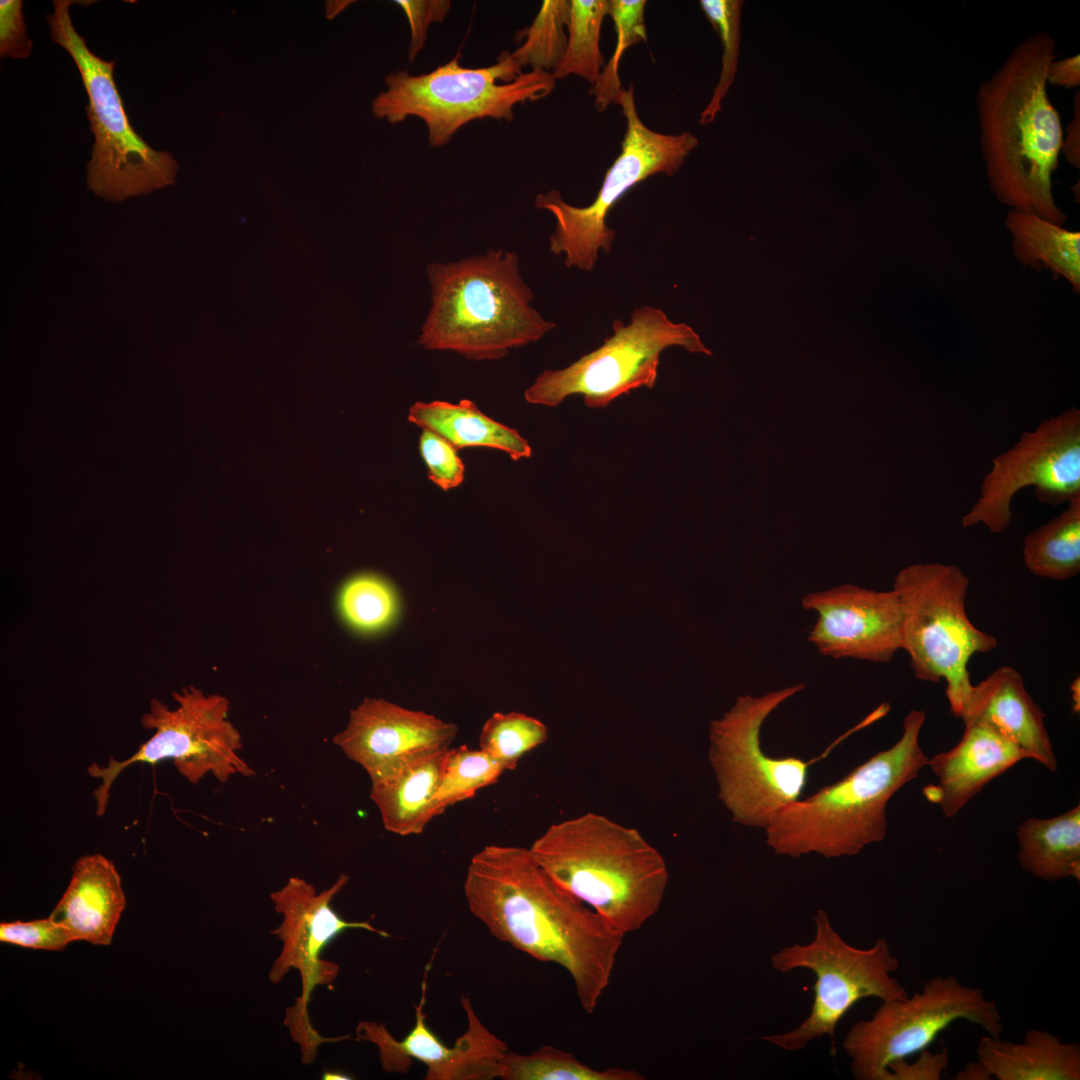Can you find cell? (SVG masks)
I'll list each match as a JSON object with an SVG mask.
<instances>
[{
    "label": "cell",
    "instance_id": "cell-1",
    "mask_svg": "<svg viewBox=\"0 0 1080 1080\" xmlns=\"http://www.w3.org/2000/svg\"><path fill=\"white\" fill-rule=\"evenodd\" d=\"M471 913L498 940L562 966L588 1014L608 987L624 935L548 876L529 849L488 845L467 868Z\"/></svg>",
    "mask_w": 1080,
    "mask_h": 1080
},
{
    "label": "cell",
    "instance_id": "cell-2",
    "mask_svg": "<svg viewBox=\"0 0 1080 1080\" xmlns=\"http://www.w3.org/2000/svg\"><path fill=\"white\" fill-rule=\"evenodd\" d=\"M1047 32L1025 38L976 94L980 147L996 198L1014 210L1062 226L1067 215L1052 192L1064 131L1047 90V70L1056 58Z\"/></svg>",
    "mask_w": 1080,
    "mask_h": 1080
},
{
    "label": "cell",
    "instance_id": "cell-3",
    "mask_svg": "<svg viewBox=\"0 0 1080 1080\" xmlns=\"http://www.w3.org/2000/svg\"><path fill=\"white\" fill-rule=\"evenodd\" d=\"M528 849L556 885L624 936L661 906L665 860L633 827L588 812L552 824Z\"/></svg>",
    "mask_w": 1080,
    "mask_h": 1080
},
{
    "label": "cell",
    "instance_id": "cell-4",
    "mask_svg": "<svg viewBox=\"0 0 1080 1080\" xmlns=\"http://www.w3.org/2000/svg\"><path fill=\"white\" fill-rule=\"evenodd\" d=\"M427 276L431 307L417 341L427 350L454 351L472 360L498 359L556 326L531 305L533 292L514 252L491 249L431 263Z\"/></svg>",
    "mask_w": 1080,
    "mask_h": 1080
},
{
    "label": "cell",
    "instance_id": "cell-5",
    "mask_svg": "<svg viewBox=\"0 0 1080 1080\" xmlns=\"http://www.w3.org/2000/svg\"><path fill=\"white\" fill-rule=\"evenodd\" d=\"M925 718L923 710L909 711L894 745L841 780L782 808L765 828L767 844L777 854L794 858L809 853L839 858L882 841L889 800L928 765L919 743Z\"/></svg>",
    "mask_w": 1080,
    "mask_h": 1080
},
{
    "label": "cell",
    "instance_id": "cell-6",
    "mask_svg": "<svg viewBox=\"0 0 1080 1080\" xmlns=\"http://www.w3.org/2000/svg\"><path fill=\"white\" fill-rule=\"evenodd\" d=\"M555 81L551 72H522L508 51L496 63L480 68L463 67L456 56L429 73L400 70L387 75V90L375 97L372 112L391 124L410 116L420 118L427 126L429 144L441 147L471 121H512L517 104L548 96Z\"/></svg>",
    "mask_w": 1080,
    "mask_h": 1080
},
{
    "label": "cell",
    "instance_id": "cell-7",
    "mask_svg": "<svg viewBox=\"0 0 1080 1080\" xmlns=\"http://www.w3.org/2000/svg\"><path fill=\"white\" fill-rule=\"evenodd\" d=\"M72 3L54 0L46 19L50 38L72 58L88 96L85 111L94 135L88 187L106 200L123 201L173 184L177 161L171 153L153 149L133 129L114 80L115 61L89 49L72 22Z\"/></svg>",
    "mask_w": 1080,
    "mask_h": 1080
},
{
    "label": "cell",
    "instance_id": "cell-8",
    "mask_svg": "<svg viewBox=\"0 0 1080 1080\" xmlns=\"http://www.w3.org/2000/svg\"><path fill=\"white\" fill-rule=\"evenodd\" d=\"M968 577L956 565L916 563L901 569L893 590L903 607L902 646L915 677L946 682L951 713L960 717L970 696L968 663L976 653L997 647L966 612Z\"/></svg>",
    "mask_w": 1080,
    "mask_h": 1080
},
{
    "label": "cell",
    "instance_id": "cell-9",
    "mask_svg": "<svg viewBox=\"0 0 1080 1080\" xmlns=\"http://www.w3.org/2000/svg\"><path fill=\"white\" fill-rule=\"evenodd\" d=\"M798 683L761 696H739L722 718L710 725L709 759L719 785V798L736 823L766 828L785 806L799 800L812 762L797 757L773 758L761 747L766 718L784 701L801 692Z\"/></svg>",
    "mask_w": 1080,
    "mask_h": 1080
},
{
    "label": "cell",
    "instance_id": "cell-10",
    "mask_svg": "<svg viewBox=\"0 0 1080 1080\" xmlns=\"http://www.w3.org/2000/svg\"><path fill=\"white\" fill-rule=\"evenodd\" d=\"M626 120L621 152L606 171L594 201L584 207L565 202L558 190L538 194L534 205L550 212L555 220L549 237L554 255H564L567 267L594 269L600 251L610 253L616 232L607 224L613 206L635 185L648 177L676 174L686 157L698 146L690 132L664 134L648 128L638 115L634 87L623 88L617 101Z\"/></svg>",
    "mask_w": 1080,
    "mask_h": 1080
},
{
    "label": "cell",
    "instance_id": "cell-11",
    "mask_svg": "<svg viewBox=\"0 0 1080 1080\" xmlns=\"http://www.w3.org/2000/svg\"><path fill=\"white\" fill-rule=\"evenodd\" d=\"M814 923L815 936L810 943L782 948L770 958L776 971L807 969L816 977L809 1016L790 1031L761 1038L789 1052L803 1050L811 1041L824 1036L833 1038L838 1023L864 998L886 1002L909 996L904 986L891 976L900 963L886 940L877 939L870 948H856L836 932L828 913L822 909L818 910Z\"/></svg>",
    "mask_w": 1080,
    "mask_h": 1080
},
{
    "label": "cell",
    "instance_id": "cell-12",
    "mask_svg": "<svg viewBox=\"0 0 1080 1080\" xmlns=\"http://www.w3.org/2000/svg\"><path fill=\"white\" fill-rule=\"evenodd\" d=\"M176 706L170 708L153 699L141 718L142 726L152 730V736L130 757L110 758L106 766L92 763L90 776L100 779L94 790L96 813L102 816L108 805L110 789L128 766L136 763L156 764L171 760L177 771L190 783H199L212 774L220 783L234 775L250 777L253 769L239 755L241 735L229 720V700L219 694H206L189 686L172 693Z\"/></svg>",
    "mask_w": 1080,
    "mask_h": 1080
},
{
    "label": "cell",
    "instance_id": "cell-13",
    "mask_svg": "<svg viewBox=\"0 0 1080 1080\" xmlns=\"http://www.w3.org/2000/svg\"><path fill=\"white\" fill-rule=\"evenodd\" d=\"M612 329L600 347L566 368L541 373L526 389L525 400L554 407L569 396L581 395L587 407L605 408L632 390L653 388L660 355L667 348L712 355L689 325L671 321L650 305L635 308L628 323L615 319Z\"/></svg>",
    "mask_w": 1080,
    "mask_h": 1080
},
{
    "label": "cell",
    "instance_id": "cell-14",
    "mask_svg": "<svg viewBox=\"0 0 1080 1080\" xmlns=\"http://www.w3.org/2000/svg\"><path fill=\"white\" fill-rule=\"evenodd\" d=\"M966 1020L1000 1037L1004 1025L997 1004L981 988L953 976L927 980L920 992L882 1002L871 1018L856 1022L843 1041L856 1080H886L890 1062L906 1058L933 1042L941 1031Z\"/></svg>",
    "mask_w": 1080,
    "mask_h": 1080
},
{
    "label": "cell",
    "instance_id": "cell-15",
    "mask_svg": "<svg viewBox=\"0 0 1080 1080\" xmlns=\"http://www.w3.org/2000/svg\"><path fill=\"white\" fill-rule=\"evenodd\" d=\"M349 881L341 874L326 890L317 892L315 887L302 878L290 877L287 883L271 893L275 911L282 915L279 927L271 931L282 942L279 957L269 970V980L279 983L291 970L299 972L301 995L295 1004L287 1008L284 1024L292 1039L300 1045L301 1061L312 1063L318 1047L324 1042L342 1040L343 1037L325 1038L313 1028L309 1018V1004L313 990L320 985L335 981L339 966L321 959V953L337 935L349 928H361L381 936L389 935L373 927L369 922H349L342 919L330 902Z\"/></svg>",
    "mask_w": 1080,
    "mask_h": 1080
},
{
    "label": "cell",
    "instance_id": "cell-16",
    "mask_svg": "<svg viewBox=\"0 0 1080 1080\" xmlns=\"http://www.w3.org/2000/svg\"><path fill=\"white\" fill-rule=\"evenodd\" d=\"M1029 486L1039 501L1050 505L1080 498V411L1075 407L1023 432L1010 449L992 459L980 496L961 526L982 524L992 533L1004 532L1012 520L1013 497Z\"/></svg>",
    "mask_w": 1080,
    "mask_h": 1080
},
{
    "label": "cell",
    "instance_id": "cell-17",
    "mask_svg": "<svg viewBox=\"0 0 1080 1080\" xmlns=\"http://www.w3.org/2000/svg\"><path fill=\"white\" fill-rule=\"evenodd\" d=\"M421 988L420 1002L415 1007V1024L402 1040H396L384 1024L361 1021L356 1028L358 1039L370 1041L377 1046L383 1070L406 1072L415 1059L426 1066L425 1080L499 1078L501 1061L509 1050L508 1046L483 1024L469 997H461V1005L467 1017V1029L456 1039L453 1046H448L426 1023V974Z\"/></svg>",
    "mask_w": 1080,
    "mask_h": 1080
},
{
    "label": "cell",
    "instance_id": "cell-18",
    "mask_svg": "<svg viewBox=\"0 0 1080 1080\" xmlns=\"http://www.w3.org/2000/svg\"><path fill=\"white\" fill-rule=\"evenodd\" d=\"M801 605L817 614L808 640L824 656L888 663L901 649L903 607L893 589L846 583L809 592Z\"/></svg>",
    "mask_w": 1080,
    "mask_h": 1080
},
{
    "label": "cell",
    "instance_id": "cell-19",
    "mask_svg": "<svg viewBox=\"0 0 1080 1080\" xmlns=\"http://www.w3.org/2000/svg\"><path fill=\"white\" fill-rule=\"evenodd\" d=\"M457 731L433 715L365 698L333 742L371 781L410 757L450 747Z\"/></svg>",
    "mask_w": 1080,
    "mask_h": 1080
},
{
    "label": "cell",
    "instance_id": "cell-20",
    "mask_svg": "<svg viewBox=\"0 0 1080 1080\" xmlns=\"http://www.w3.org/2000/svg\"><path fill=\"white\" fill-rule=\"evenodd\" d=\"M1023 759L1027 752L982 722L964 724L960 741L928 761L939 782L923 789L926 799L952 818L994 778Z\"/></svg>",
    "mask_w": 1080,
    "mask_h": 1080
},
{
    "label": "cell",
    "instance_id": "cell-21",
    "mask_svg": "<svg viewBox=\"0 0 1080 1080\" xmlns=\"http://www.w3.org/2000/svg\"><path fill=\"white\" fill-rule=\"evenodd\" d=\"M964 724H988L1051 772L1057 770L1045 714L1027 692L1020 673L1001 666L977 685L960 717Z\"/></svg>",
    "mask_w": 1080,
    "mask_h": 1080
},
{
    "label": "cell",
    "instance_id": "cell-22",
    "mask_svg": "<svg viewBox=\"0 0 1080 1080\" xmlns=\"http://www.w3.org/2000/svg\"><path fill=\"white\" fill-rule=\"evenodd\" d=\"M125 904L114 864L100 854L86 855L76 861L70 883L49 917L74 941L109 945Z\"/></svg>",
    "mask_w": 1080,
    "mask_h": 1080
},
{
    "label": "cell",
    "instance_id": "cell-23",
    "mask_svg": "<svg viewBox=\"0 0 1080 1080\" xmlns=\"http://www.w3.org/2000/svg\"><path fill=\"white\" fill-rule=\"evenodd\" d=\"M448 748L410 757L371 780L370 797L386 830L401 836L420 834L433 819L432 804Z\"/></svg>",
    "mask_w": 1080,
    "mask_h": 1080
},
{
    "label": "cell",
    "instance_id": "cell-24",
    "mask_svg": "<svg viewBox=\"0 0 1080 1080\" xmlns=\"http://www.w3.org/2000/svg\"><path fill=\"white\" fill-rule=\"evenodd\" d=\"M977 1061L998 1080H1079L1080 1045L1031 1029L1022 1043L990 1035L979 1039ZM993 1078V1077H992Z\"/></svg>",
    "mask_w": 1080,
    "mask_h": 1080
},
{
    "label": "cell",
    "instance_id": "cell-25",
    "mask_svg": "<svg viewBox=\"0 0 1080 1080\" xmlns=\"http://www.w3.org/2000/svg\"><path fill=\"white\" fill-rule=\"evenodd\" d=\"M409 421L444 437L457 449L485 447L506 452L513 460L529 458V443L515 430L482 413L470 400L417 402Z\"/></svg>",
    "mask_w": 1080,
    "mask_h": 1080
},
{
    "label": "cell",
    "instance_id": "cell-26",
    "mask_svg": "<svg viewBox=\"0 0 1080 1080\" xmlns=\"http://www.w3.org/2000/svg\"><path fill=\"white\" fill-rule=\"evenodd\" d=\"M1018 860L1046 880H1080V806L1051 818H1028L1017 830Z\"/></svg>",
    "mask_w": 1080,
    "mask_h": 1080
},
{
    "label": "cell",
    "instance_id": "cell-27",
    "mask_svg": "<svg viewBox=\"0 0 1080 1080\" xmlns=\"http://www.w3.org/2000/svg\"><path fill=\"white\" fill-rule=\"evenodd\" d=\"M1006 227L1019 262L1051 270L1080 288V234L1033 213L1010 209Z\"/></svg>",
    "mask_w": 1080,
    "mask_h": 1080
},
{
    "label": "cell",
    "instance_id": "cell-28",
    "mask_svg": "<svg viewBox=\"0 0 1080 1080\" xmlns=\"http://www.w3.org/2000/svg\"><path fill=\"white\" fill-rule=\"evenodd\" d=\"M1024 563L1034 575L1065 580L1080 571V498L1024 539Z\"/></svg>",
    "mask_w": 1080,
    "mask_h": 1080
},
{
    "label": "cell",
    "instance_id": "cell-29",
    "mask_svg": "<svg viewBox=\"0 0 1080 1080\" xmlns=\"http://www.w3.org/2000/svg\"><path fill=\"white\" fill-rule=\"evenodd\" d=\"M608 10V0H570L567 46L552 72L555 79L574 75L595 84L605 64L600 38Z\"/></svg>",
    "mask_w": 1080,
    "mask_h": 1080
},
{
    "label": "cell",
    "instance_id": "cell-30",
    "mask_svg": "<svg viewBox=\"0 0 1080 1080\" xmlns=\"http://www.w3.org/2000/svg\"><path fill=\"white\" fill-rule=\"evenodd\" d=\"M503 1080H643L633 1069L610 1067L603 1070L580 1062L572 1053L543 1046L523 1055L508 1050L501 1061Z\"/></svg>",
    "mask_w": 1080,
    "mask_h": 1080
},
{
    "label": "cell",
    "instance_id": "cell-31",
    "mask_svg": "<svg viewBox=\"0 0 1080 1080\" xmlns=\"http://www.w3.org/2000/svg\"><path fill=\"white\" fill-rule=\"evenodd\" d=\"M505 771L498 761L480 748L472 749L466 745L449 747L432 804V817L496 783Z\"/></svg>",
    "mask_w": 1080,
    "mask_h": 1080
},
{
    "label": "cell",
    "instance_id": "cell-32",
    "mask_svg": "<svg viewBox=\"0 0 1080 1080\" xmlns=\"http://www.w3.org/2000/svg\"><path fill=\"white\" fill-rule=\"evenodd\" d=\"M570 0H545L532 24L519 32L524 42L511 53L521 68L553 72L567 46Z\"/></svg>",
    "mask_w": 1080,
    "mask_h": 1080
},
{
    "label": "cell",
    "instance_id": "cell-33",
    "mask_svg": "<svg viewBox=\"0 0 1080 1080\" xmlns=\"http://www.w3.org/2000/svg\"><path fill=\"white\" fill-rule=\"evenodd\" d=\"M547 739L546 726L522 713H494L484 724L479 748L498 761L505 770H514L519 760Z\"/></svg>",
    "mask_w": 1080,
    "mask_h": 1080
},
{
    "label": "cell",
    "instance_id": "cell-34",
    "mask_svg": "<svg viewBox=\"0 0 1080 1080\" xmlns=\"http://www.w3.org/2000/svg\"><path fill=\"white\" fill-rule=\"evenodd\" d=\"M608 2V15L614 23L617 43L613 55L590 89V94L595 97V107L600 112L605 111L611 103H616L624 88L618 74L623 51L637 43L647 41L644 21L646 1L608 0Z\"/></svg>",
    "mask_w": 1080,
    "mask_h": 1080
},
{
    "label": "cell",
    "instance_id": "cell-35",
    "mask_svg": "<svg viewBox=\"0 0 1080 1080\" xmlns=\"http://www.w3.org/2000/svg\"><path fill=\"white\" fill-rule=\"evenodd\" d=\"M339 607L353 628L372 632L391 623L397 612V599L391 586L375 575L352 578L342 588Z\"/></svg>",
    "mask_w": 1080,
    "mask_h": 1080
},
{
    "label": "cell",
    "instance_id": "cell-36",
    "mask_svg": "<svg viewBox=\"0 0 1080 1080\" xmlns=\"http://www.w3.org/2000/svg\"><path fill=\"white\" fill-rule=\"evenodd\" d=\"M699 3L713 29L719 34L723 48L719 81L714 88L711 100L700 116L701 124H709L721 110V101L731 87L737 72L741 8L744 2L741 0H701Z\"/></svg>",
    "mask_w": 1080,
    "mask_h": 1080
},
{
    "label": "cell",
    "instance_id": "cell-37",
    "mask_svg": "<svg viewBox=\"0 0 1080 1080\" xmlns=\"http://www.w3.org/2000/svg\"><path fill=\"white\" fill-rule=\"evenodd\" d=\"M419 451L428 468V477L444 491L459 486L464 480L465 466L457 448L437 433L423 429Z\"/></svg>",
    "mask_w": 1080,
    "mask_h": 1080
},
{
    "label": "cell",
    "instance_id": "cell-38",
    "mask_svg": "<svg viewBox=\"0 0 1080 1080\" xmlns=\"http://www.w3.org/2000/svg\"><path fill=\"white\" fill-rule=\"evenodd\" d=\"M0 940L21 947L42 950H62L74 941L70 932L50 917L28 922L1 923Z\"/></svg>",
    "mask_w": 1080,
    "mask_h": 1080
},
{
    "label": "cell",
    "instance_id": "cell-39",
    "mask_svg": "<svg viewBox=\"0 0 1080 1080\" xmlns=\"http://www.w3.org/2000/svg\"><path fill=\"white\" fill-rule=\"evenodd\" d=\"M410 25L411 39L408 50L409 62H413L424 47L429 26L441 22L447 16L451 2L448 0H397Z\"/></svg>",
    "mask_w": 1080,
    "mask_h": 1080
},
{
    "label": "cell",
    "instance_id": "cell-40",
    "mask_svg": "<svg viewBox=\"0 0 1080 1080\" xmlns=\"http://www.w3.org/2000/svg\"><path fill=\"white\" fill-rule=\"evenodd\" d=\"M21 0L0 1V56L23 59L30 55L32 41L27 36Z\"/></svg>",
    "mask_w": 1080,
    "mask_h": 1080
},
{
    "label": "cell",
    "instance_id": "cell-41",
    "mask_svg": "<svg viewBox=\"0 0 1080 1080\" xmlns=\"http://www.w3.org/2000/svg\"><path fill=\"white\" fill-rule=\"evenodd\" d=\"M948 1061V1052L945 1048L936 1054L923 1049L914 1063H908L905 1058L890 1062L887 1066L886 1080H939Z\"/></svg>",
    "mask_w": 1080,
    "mask_h": 1080
},
{
    "label": "cell",
    "instance_id": "cell-42",
    "mask_svg": "<svg viewBox=\"0 0 1080 1080\" xmlns=\"http://www.w3.org/2000/svg\"><path fill=\"white\" fill-rule=\"evenodd\" d=\"M1047 85L1063 87L1066 89L1076 88L1080 85V57H1071L1051 61L1047 70Z\"/></svg>",
    "mask_w": 1080,
    "mask_h": 1080
},
{
    "label": "cell",
    "instance_id": "cell-43",
    "mask_svg": "<svg viewBox=\"0 0 1080 1080\" xmlns=\"http://www.w3.org/2000/svg\"><path fill=\"white\" fill-rule=\"evenodd\" d=\"M1063 138L1061 154L1074 167L1080 166V93L1077 91L1073 100V117Z\"/></svg>",
    "mask_w": 1080,
    "mask_h": 1080
},
{
    "label": "cell",
    "instance_id": "cell-44",
    "mask_svg": "<svg viewBox=\"0 0 1080 1080\" xmlns=\"http://www.w3.org/2000/svg\"><path fill=\"white\" fill-rule=\"evenodd\" d=\"M954 1079L957 1080H990L992 1076L986 1070V1068L978 1061L972 1062L967 1065L963 1070L959 1071Z\"/></svg>",
    "mask_w": 1080,
    "mask_h": 1080
},
{
    "label": "cell",
    "instance_id": "cell-45",
    "mask_svg": "<svg viewBox=\"0 0 1080 1080\" xmlns=\"http://www.w3.org/2000/svg\"><path fill=\"white\" fill-rule=\"evenodd\" d=\"M350 1078L351 1077L349 1075H347V1074H345L343 1072H339V1071H327V1072H324L323 1077H322V1079H324V1080H340V1079H350Z\"/></svg>",
    "mask_w": 1080,
    "mask_h": 1080
}]
</instances>
